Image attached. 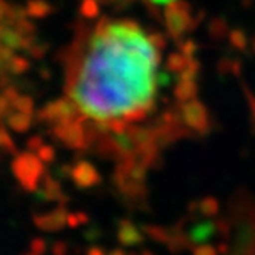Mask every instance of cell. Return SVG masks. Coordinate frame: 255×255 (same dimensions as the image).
<instances>
[{"instance_id":"cell-8","label":"cell","mask_w":255,"mask_h":255,"mask_svg":"<svg viewBox=\"0 0 255 255\" xmlns=\"http://www.w3.org/2000/svg\"><path fill=\"white\" fill-rule=\"evenodd\" d=\"M66 218H68V212L63 208V205H60L52 212L35 215L34 217V223L42 231H59L66 225Z\"/></svg>"},{"instance_id":"cell-7","label":"cell","mask_w":255,"mask_h":255,"mask_svg":"<svg viewBox=\"0 0 255 255\" xmlns=\"http://www.w3.org/2000/svg\"><path fill=\"white\" fill-rule=\"evenodd\" d=\"M69 177L72 178V181L82 189H86V188H93L96 185H99L102 181V177H100V172L91 165V163L82 160L79 163H76L74 166L71 168V174Z\"/></svg>"},{"instance_id":"cell-9","label":"cell","mask_w":255,"mask_h":255,"mask_svg":"<svg viewBox=\"0 0 255 255\" xmlns=\"http://www.w3.org/2000/svg\"><path fill=\"white\" fill-rule=\"evenodd\" d=\"M117 237H119V242L122 245H125V246H134V245H140L143 242L141 232L129 220H122L120 222Z\"/></svg>"},{"instance_id":"cell-32","label":"cell","mask_w":255,"mask_h":255,"mask_svg":"<svg viewBox=\"0 0 255 255\" xmlns=\"http://www.w3.org/2000/svg\"><path fill=\"white\" fill-rule=\"evenodd\" d=\"M69 248L65 242H57L52 246V255H68Z\"/></svg>"},{"instance_id":"cell-21","label":"cell","mask_w":255,"mask_h":255,"mask_svg":"<svg viewBox=\"0 0 255 255\" xmlns=\"http://www.w3.org/2000/svg\"><path fill=\"white\" fill-rule=\"evenodd\" d=\"M0 151H3L6 154H15L17 148L11 138V135L5 131L3 126H0Z\"/></svg>"},{"instance_id":"cell-12","label":"cell","mask_w":255,"mask_h":255,"mask_svg":"<svg viewBox=\"0 0 255 255\" xmlns=\"http://www.w3.org/2000/svg\"><path fill=\"white\" fill-rule=\"evenodd\" d=\"M52 6L46 2V0H29L25 6L26 15H31L34 19H42V17H46L48 14H51Z\"/></svg>"},{"instance_id":"cell-10","label":"cell","mask_w":255,"mask_h":255,"mask_svg":"<svg viewBox=\"0 0 255 255\" xmlns=\"http://www.w3.org/2000/svg\"><path fill=\"white\" fill-rule=\"evenodd\" d=\"M195 82L197 80H178L174 89V96L178 103H186L195 99L198 93V86Z\"/></svg>"},{"instance_id":"cell-13","label":"cell","mask_w":255,"mask_h":255,"mask_svg":"<svg viewBox=\"0 0 255 255\" xmlns=\"http://www.w3.org/2000/svg\"><path fill=\"white\" fill-rule=\"evenodd\" d=\"M217 226L212 223V222H205L202 225H198L195 229H192L191 232V237L188 239V243H202V242H206L209 237L214 234V229Z\"/></svg>"},{"instance_id":"cell-22","label":"cell","mask_w":255,"mask_h":255,"mask_svg":"<svg viewBox=\"0 0 255 255\" xmlns=\"http://www.w3.org/2000/svg\"><path fill=\"white\" fill-rule=\"evenodd\" d=\"M231 43H232V46L234 48H237V49H240V51H243V49H246V46H248V39H246V35L242 32V31H234V32H231Z\"/></svg>"},{"instance_id":"cell-17","label":"cell","mask_w":255,"mask_h":255,"mask_svg":"<svg viewBox=\"0 0 255 255\" xmlns=\"http://www.w3.org/2000/svg\"><path fill=\"white\" fill-rule=\"evenodd\" d=\"M218 202L214 197H206L198 203V212L205 217H215L218 212Z\"/></svg>"},{"instance_id":"cell-5","label":"cell","mask_w":255,"mask_h":255,"mask_svg":"<svg viewBox=\"0 0 255 255\" xmlns=\"http://www.w3.org/2000/svg\"><path fill=\"white\" fill-rule=\"evenodd\" d=\"M177 113H178L180 120L185 123L186 129L195 131L200 134H206L211 129V120H209L208 109L205 108L202 102L194 99L186 103H180Z\"/></svg>"},{"instance_id":"cell-23","label":"cell","mask_w":255,"mask_h":255,"mask_svg":"<svg viewBox=\"0 0 255 255\" xmlns=\"http://www.w3.org/2000/svg\"><path fill=\"white\" fill-rule=\"evenodd\" d=\"M37 157L42 160V163L49 165V163H52L54 160H56V151H54V148L49 146V144H43V146L40 148V151L37 152Z\"/></svg>"},{"instance_id":"cell-31","label":"cell","mask_w":255,"mask_h":255,"mask_svg":"<svg viewBox=\"0 0 255 255\" xmlns=\"http://www.w3.org/2000/svg\"><path fill=\"white\" fill-rule=\"evenodd\" d=\"M194 255H218V251L211 245H202L194 249Z\"/></svg>"},{"instance_id":"cell-27","label":"cell","mask_w":255,"mask_h":255,"mask_svg":"<svg viewBox=\"0 0 255 255\" xmlns=\"http://www.w3.org/2000/svg\"><path fill=\"white\" fill-rule=\"evenodd\" d=\"M178 49H180V52H183L185 56L194 57V54L197 51V46H195V43L192 40H185V42L178 40Z\"/></svg>"},{"instance_id":"cell-25","label":"cell","mask_w":255,"mask_h":255,"mask_svg":"<svg viewBox=\"0 0 255 255\" xmlns=\"http://www.w3.org/2000/svg\"><path fill=\"white\" fill-rule=\"evenodd\" d=\"M209 31H211V35L215 39H220L225 35V31H226V23L222 22V20H214L209 26Z\"/></svg>"},{"instance_id":"cell-35","label":"cell","mask_w":255,"mask_h":255,"mask_svg":"<svg viewBox=\"0 0 255 255\" xmlns=\"http://www.w3.org/2000/svg\"><path fill=\"white\" fill-rule=\"evenodd\" d=\"M9 8H11V5L3 2V0H0V23H2L6 19V15L9 12Z\"/></svg>"},{"instance_id":"cell-1","label":"cell","mask_w":255,"mask_h":255,"mask_svg":"<svg viewBox=\"0 0 255 255\" xmlns=\"http://www.w3.org/2000/svg\"><path fill=\"white\" fill-rule=\"evenodd\" d=\"M158 49L132 20L102 19L82 31L68 57V99L82 120L103 125L138 120L155 97Z\"/></svg>"},{"instance_id":"cell-16","label":"cell","mask_w":255,"mask_h":255,"mask_svg":"<svg viewBox=\"0 0 255 255\" xmlns=\"http://www.w3.org/2000/svg\"><path fill=\"white\" fill-rule=\"evenodd\" d=\"M80 14L86 20H94L100 15V3L97 0H83L80 6Z\"/></svg>"},{"instance_id":"cell-20","label":"cell","mask_w":255,"mask_h":255,"mask_svg":"<svg viewBox=\"0 0 255 255\" xmlns=\"http://www.w3.org/2000/svg\"><path fill=\"white\" fill-rule=\"evenodd\" d=\"M12 108L17 109V111H20V113H26L29 116H32L34 113V102L29 96H19L14 103H12Z\"/></svg>"},{"instance_id":"cell-18","label":"cell","mask_w":255,"mask_h":255,"mask_svg":"<svg viewBox=\"0 0 255 255\" xmlns=\"http://www.w3.org/2000/svg\"><path fill=\"white\" fill-rule=\"evenodd\" d=\"M29 68V62L25 57L20 56H14L8 63H6V71H9L11 74H23Z\"/></svg>"},{"instance_id":"cell-38","label":"cell","mask_w":255,"mask_h":255,"mask_svg":"<svg viewBox=\"0 0 255 255\" xmlns=\"http://www.w3.org/2000/svg\"><path fill=\"white\" fill-rule=\"evenodd\" d=\"M108 255H126L122 249H116V251H113V252H109Z\"/></svg>"},{"instance_id":"cell-29","label":"cell","mask_w":255,"mask_h":255,"mask_svg":"<svg viewBox=\"0 0 255 255\" xmlns=\"http://www.w3.org/2000/svg\"><path fill=\"white\" fill-rule=\"evenodd\" d=\"M149 39H151L152 45H154L158 51L165 49V46H166V39H165V35H163L161 32H152V34H149Z\"/></svg>"},{"instance_id":"cell-26","label":"cell","mask_w":255,"mask_h":255,"mask_svg":"<svg viewBox=\"0 0 255 255\" xmlns=\"http://www.w3.org/2000/svg\"><path fill=\"white\" fill-rule=\"evenodd\" d=\"M12 105L11 102L6 100V97L3 94H0V120H6L9 117V114L12 113Z\"/></svg>"},{"instance_id":"cell-15","label":"cell","mask_w":255,"mask_h":255,"mask_svg":"<svg viewBox=\"0 0 255 255\" xmlns=\"http://www.w3.org/2000/svg\"><path fill=\"white\" fill-rule=\"evenodd\" d=\"M40 194H43L45 198L51 200V202H62V200H63V192H62L59 181L48 178V177L45 178L43 189L40 191Z\"/></svg>"},{"instance_id":"cell-40","label":"cell","mask_w":255,"mask_h":255,"mask_svg":"<svg viewBox=\"0 0 255 255\" xmlns=\"http://www.w3.org/2000/svg\"><path fill=\"white\" fill-rule=\"evenodd\" d=\"M31 255H34V254H31Z\"/></svg>"},{"instance_id":"cell-37","label":"cell","mask_w":255,"mask_h":255,"mask_svg":"<svg viewBox=\"0 0 255 255\" xmlns=\"http://www.w3.org/2000/svg\"><path fill=\"white\" fill-rule=\"evenodd\" d=\"M86 255H106V254H105V251L100 249V248H91V249L88 251Z\"/></svg>"},{"instance_id":"cell-4","label":"cell","mask_w":255,"mask_h":255,"mask_svg":"<svg viewBox=\"0 0 255 255\" xmlns=\"http://www.w3.org/2000/svg\"><path fill=\"white\" fill-rule=\"evenodd\" d=\"M52 134L56 135V138H59L66 148H71V149H86L89 144H93L97 140V135L93 131H88L82 125V120L54 125Z\"/></svg>"},{"instance_id":"cell-30","label":"cell","mask_w":255,"mask_h":255,"mask_svg":"<svg viewBox=\"0 0 255 255\" xmlns=\"http://www.w3.org/2000/svg\"><path fill=\"white\" fill-rule=\"evenodd\" d=\"M26 146H28L29 152H32V154H37V152L40 151V148L43 146V140H42L39 135H34V137H31V138L28 140Z\"/></svg>"},{"instance_id":"cell-24","label":"cell","mask_w":255,"mask_h":255,"mask_svg":"<svg viewBox=\"0 0 255 255\" xmlns=\"http://www.w3.org/2000/svg\"><path fill=\"white\" fill-rule=\"evenodd\" d=\"M88 222V217L82 212L79 214H68V218H66V225L69 228H79L80 225H85Z\"/></svg>"},{"instance_id":"cell-6","label":"cell","mask_w":255,"mask_h":255,"mask_svg":"<svg viewBox=\"0 0 255 255\" xmlns=\"http://www.w3.org/2000/svg\"><path fill=\"white\" fill-rule=\"evenodd\" d=\"M37 117L42 122H48L52 125L71 123V122H76V120H82L77 106L69 99H57V100L48 103L37 113Z\"/></svg>"},{"instance_id":"cell-14","label":"cell","mask_w":255,"mask_h":255,"mask_svg":"<svg viewBox=\"0 0 255 255\" xmlns=\"http://www.w3.org/2000/svg\"><path fill=\"white\" fill-rule=\"evenodd\" d=\"M189 60H191V57L185 56L183 52H180V51L174 52V54H171V56L168 57V60H166V69L171 71V72H175V74L178 76L180 72H183L186 69Z\"/></svg>"},{"instance_id":"cell-36","label":"cell","mask_w":255,"mask_h":255,"mask_svg":"<svg viewBox=\"0 0 255 255\" xmlns=\"http://www.w3.org/2000/svg\"><path fill=\"white\" fill-rule=\"evenodd\" d=\"M248 100H249V105H251V116H252V122L255 123V97H254V94L248 93Z\"/></svg>"},{"instance_id":"cell-2","label":"cell","mask_w":255,"mask_h":255,"mask_svg":"<svg viewBox=\"0 0 255 255\" xmlns=\"http://www.w3.org/2000/svg\"><path fill=\"white\" fill-rule=\"evenodd\" d=\"M163 17H165V25L168 28L169 35L177 42L186 31L195 29L198 23V20H195L191 14L189 5L183 0H177V2L169 3L165 8Z\"/></svg>"},{"instance_id":"cell-28","label":"cell","mask_w":255,"mask_h":255,"mask_svg":"<svg viewBox=\"0 0 255 255\" xmlns=\"http://www.w3.org/2000/svg\"><path fill=\"white\" fill-rule=\"evenodd\" d=\"M48 246H46V242L43 239H35L32 243H31V252L34 255H43L46 252Z\"/></svg>"},{"instance_id":"cell-19","label":"cell","mask_w":255,"mask_h":255,"mask_svg":"<svg viewBox=\"0 0 255 255\" xmlns=\"http://www.w3.org/2000/svg\"><path fill=\"white\" fill-rule=\"evenodd\" d=\"M144 232H146L154 242H158V243H168L169 240V231L168 229H163L160 226H146L144 228Z\"/></svg>"},{"instance_id":"cell-34","label":"cell","mask_w":255,"mask_h":255,"mask_svg":"<svg viewBox=\"0 0 255 255\" xmlns=\"http://www.w3.org/2000/svg\"><path fill=\"white\" fill-rule=\"evenodd\" d=\"M2 94H3V96L6 97V100H8V102H11V105L14 103V100H15L17 97L20 96V94H17V91H15V89H14L12 86H8V88H5Z\"/></svg>"},{"instance_id":"cell-11","label":"cell","mask_w":255,"mask_h":255,"mask_svg":"<svg viewBox=\"0 0 255 255\" xmlns=\"http://www.w3.org/2000/svg\"><path fill=\"white\" fill-rule=\"evenodd\" d=\"M6 123H8V126L11 128L12 131L25 132V131L29 129V126L32 123V116H29L26 113H20V111L11 113L9 117L6 119Z\"/></svg>"},{"instance_id":"cell-3","label":"cell","mask_w":255,"mask_h":255,"mask_svg":"<svg viewBox=\"0 0 255 255\" xmlns=\"http://www.w3.org/2000/svg\"><path fill=\"white\" fill-rule=\"evenodd\" d=\"M43 168L45 166L42 160L32 152L19 154L12 161V171H14L15 178L20 181V185L26 191H31V192L37 189L39 181L45 172Z\"/></svg>"},{"instance_id":"cell-39","label":"cell","mask_w":255,"mask_h":255,"mask_svg":"<svg viewBox=\"0 0 255 255\" xmlns=\"http://www.w3.org/2000/svg\"><path fill=\"white\" fill-rule=\"evenodd\" d=\"M144 255H152V254H144Z\"/></svg>"},{"instance_id":"cell-33","label":"cell","mask_w":255,"mask_h":255,"mask_svg":"<svg viewBox=\"0 0 255 255\" xmlns=\"http://www.w3.org/2000/svg\"><path fill=\"white\" fill-rule=\"evenodd\" d=\"M172 2H177V0H144V3L148 5V9H152L155 6H168Z\"/></svg>"}]
</instances>
